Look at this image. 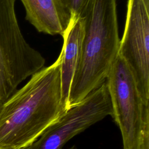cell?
Here are the masks:
<instances>
[{"mask_svg": "<svg viewBox=\"0 0 149 149\" xmlns=\"http://www.w3.org/2000/svg\"><path fill=\"white\" fill-rule=\"evenodd\" d=\"M61 56L42 68L2 103L0 149H26L66 112L62 93Z\"/></svg>", "mask_w": 149, "mask_h": 149, "instance_id": "1", "label": "cell"}, {"mask_svg": "<svg viewBox=\"0 0 149 149\" xmlns=\"http://www.w3.org/2000/svg\"><path fill=\"white\" fill-rule=\"evenodd\" d=\"M81 17L80 57L70 88L68 110L105 81L119 47L116 0H89Z\"/></svg>", "mask_w": 149, "mask_h": 149, "instance_id": "2", "label": "cell"}, {"mask_svg": "<svg viewBox=\"0 0 149 149\" xmlns=\"http://www.w3.org/2000/svg\"><path fill=\"white\" fill-rule=\"evenodd\" d=\"M105 83L123 149H149V102L142 98L132 72L119 55Z\"/></svg>", "mask_w": 149, "mask_h": 149, "instance_id": "3", "label": "cell"}, {"mask_svg": "<svg viewBox=\"0 0 149 149\" xmlns=\"http://www.w3.org/2000/svg\"><path fill=\"white\" fill-rule=\"evenodd\" d=\"M16 0H0V104L27 77L42 68L45 60L26 41L20 28Z\"/></svg>", "mask_w": 149, "mask_h": 149, "instance_id": "4", "label": "cell"}, {"mask_svg": "<svg viewBox=\"0 0 149 149\" xmlns=\"http://www.w3.org/2000/svg\"><path fill=\"white\" fill-rule=\"evenodd\" d=\"M112 115L105 81L48 127L28 149H62L72 137L107 116Z\"/></svg>", "mask_w": 149, "mask_h": 149, "instance_id": "5", "label": "cell"}, {"mask_svg": "<svg viewBox=\"0 0 149 149\" xmlns=\"http://www.w3.org/2000/svg\"><path fill=\"white\" fill-rule=\"evenodd\" d=\"M118 55L132 72L142 98L149 102V9L143 0H127Z\"/></svg>", "mask_w": 149, "mask_h": 149, "instance_id": "6", "label": "cell"}, {"mask_svg": "<svg viewBox=\"0 0 149 149\" xmlns=\"http://www.w3.org/2000/svg\"><path fill=\"white\" fill-rule=\"evenodd\" d=\"M26 19L40 33L61 35L68 27L71 16L59 0H20Z\"/></svg>", "mask_w": 149, "mask_h": 149, "instance_id": "7", "label": "cell"}, {"mask_svg": "<svg viewBox=\"0 0 149 149\" xmlns=\"http://www.w3.org/2000/svg\"><path fill=\"white\" fill-rule=\"evenodd\" d=\"M63 38L61 56V79L62 99L67 109L70 86L76 70L81 53L83 36V20L81 17H72L62 36Z\"/></svg>", "mask_w": 149, "mask_h": 149, "instance_id": "8", "label": "cell"}, {"mask_svg": "<svg viewBox=\"0 0 149 149\" xmlns=\"http://www.w3.org/2000/svg\"><path fill=\"white\" fill-rule=\"evenodd\" d=\"M65 9L72 17H81L89 0H59Z\"/></svg>", "mask_w": 149, "mask_h": 149, "instance_id": "9", "label": "cell"}, {"mask_svg": "<svg viewBox=\"0 0 149 149\" xmlns=\"http://www.w3.org/2000/svg\"><path fill=\"white\" fill-rule=\"evenodd\" d=\"M147 9H149V0H143Z\"/></svg>", "mask_w": 149, "mask_h": 149, "instance_id": "10", "label": "cell"}, {"mask_svg": "<svg viewBox=\"0 0 149 149\" xmlns=\"http://www.w3.org/2000/svg\"><path fill=\"white\" fill-rule=\"evenodd\" d=\"M68 149H76V146L73 145V146H72V147H70V148H69Z\"/></svg>", "mask_w": 149, "mask_h": 149, "instance_id": "11", "label": "cell"}, {"mask_svg": "<svg viewBox=\"0 0 149 149\" xmlns=\"http://www.w3.org/2000/svg\"><path fill=\"white\" fill-rule=\"evenodd\" d=\"M2 104H0V108H1V105H2Z\"/></svg>", "mask_w": 149, "mask_h": 149, "instance_id": "12", "label": "cell"}, {"mask_svg": "<svg viewBox=\"0 0 149 149\" xmlns=\"http://www.w3.org/2000/svg\"><path fill=\"white\" fill-rule=\"evenodd\" d=\"M26 149H28V148H26Z\"/></svg>", "mask_w": 149, "mask_h": 149, "instance_id": "13", "label": "cell"}]
</instances>
